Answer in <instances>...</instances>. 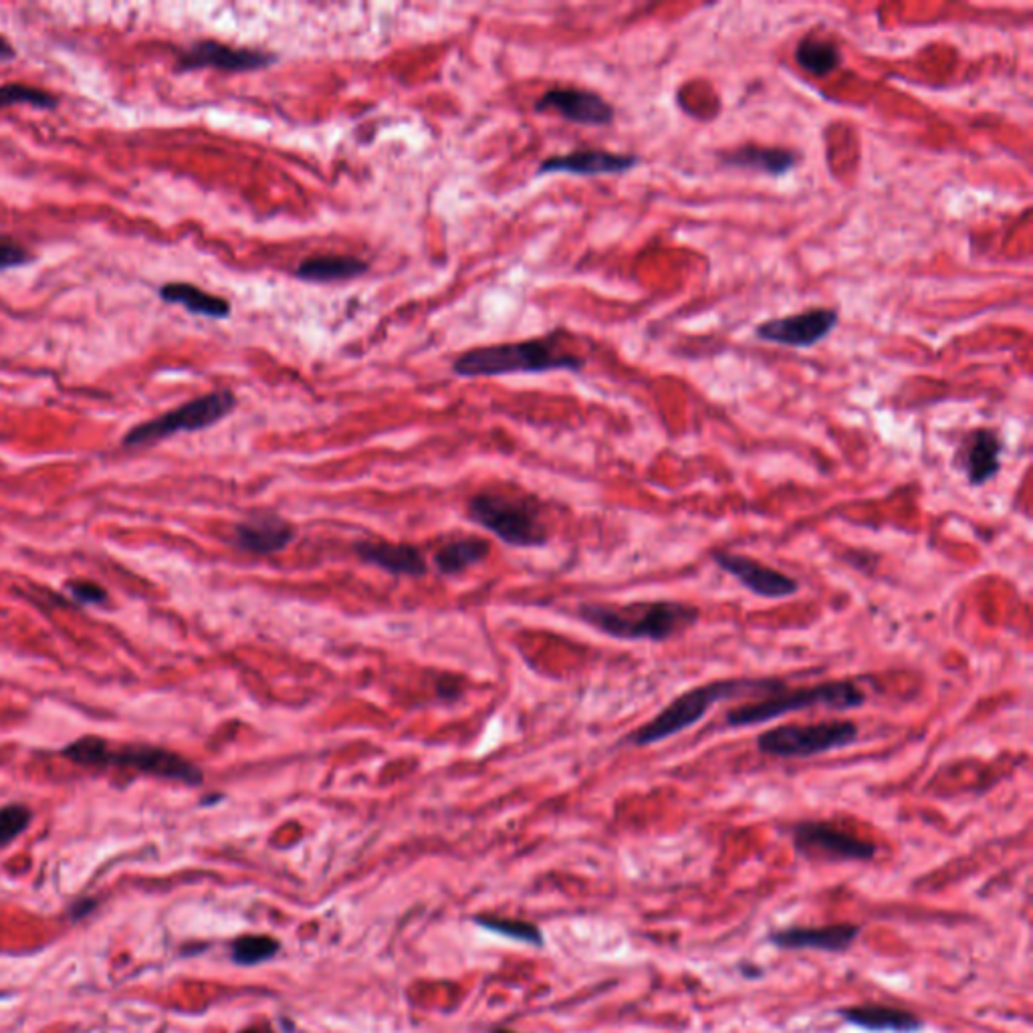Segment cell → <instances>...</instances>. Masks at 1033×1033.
<instances>
[{
	"label": "cell",
	"mask_w": 1033,
	"mask_h": 1033,
	"mask_svg": "<svg viewBox=\"0 0 1033 1033\" xmlns=\"http://www.w3.org/2000/svg\"><path fill=\"white\" fill-rule=\"evenodd\" d=\"M279 61L277 53L261 51V49L230 47L220 41L204 39L192 43L191 47L182 49L174 69L176 73L201 72V69H216L225 73L262 72L273 67Z\"/></svg>",
	"instance_id": "10"
},
{
	"label": "cell",
	"mask_w": 1033,
	"mask_h": 1033,
	"mask_svg": "<svg viewBox=\"0 0 1033 1033\" xmlns=\"http://www.w3.org/2000/svg\"><path fill=\"white\" fill-rule=\"evenodd\" d=\"M11 106H33L36 109H57L61 106L60 97L45 92L35 85L7 84L0 85V109Z\"/></svg>",
	"instance_id": "25"
},
{
	"label": "cell",
	"mask_w": 1033,
	"mask_h": 1033,
	"mask_svg": "<svg viewBox=\"0 0 1033 1033\" xmlns=\"http://www.w3.org/2000/svg\"><path fill=\"white\" fill-rule=\"evenodd\" d=\"M711 559L719 570L729 573L747 592L765 598V600H785L799 592V582L796 578L743 553L714 549L711 551Z\"/></svg>",
	"instance_id": "12"
},
{
	"label": "cell",
	"mask_w": 1033,
	"mask_h": 1033,
	"mask_svg": "<svg viewBox=\"0 0 1033 1033\" xmlns=\"http://www.w3.org/2000/svg\"><path fill=\"white\" fill-rule=\"evenodd\" d=\"M493 1033H513V1032H501V1030H497V1032H493Z\"/></svg>",
	"instance_id": "36"
},
{
	"label": "cell",
	"mask_w": 1033,
	"mask_h": 1033,
	"mask_svg": "<svg viewBox=\"0 0 1033 1033\" xmlns=\"http://www.w3.org/2000/svg\"><path fill=\"white\" fill-rule=\"evenodd\" d=\"M537 114L553 111L559 118L578 126H610L616 119V107L606 97L583 87H553L535 101Z\"/></svg>",
	"instance_id": "13"
},
{
	"label": "cell",
	"mask_w": 1033,
	"mask_h": 1033,
	"mask_svg": "<svg viewBox=\"0 0 1033 1033\" xmlns=\"http://www.w3.org/2000/svg\"><path fill=\"white\" fill-rule=\"evenodd\" d=\"M12 60H17V49L12 47L11 43L0 35V61Z\"/></svg>",
	"instance_id": "33"
},
{
	"label": "cell",
	"mask_w": 1033,
	"mask_h": 1033,
	"mask_svg": "<svg viewBox=\"0 0 1033 1033\" xmlns=\"http://www.w3.org/2000/svg\"><path fill=\"white\" fill-rule=\"evenodd\" d=\"M782 687H785L784 680L775 677L719 678L704 682L701 687L678 695L660 713L654 714L648 723L641 724L628 733L624 743L632 747H650L701 723L717 702L761 699Z\"/></svg>",
	"instance_id": "1"
},
{
	"label": "cell",
	"mask_w": 1033,
	"mask_h": 1033,
	"mask_svg": "<svg viewBox=\"0 0 1033 1033\" xmlns=\"http://www.w3.org/2000/svg\"><path fill=\"white\" fill-rule=\"evenodd\" d=\"M792 843L797 854L824 862H872L879 854L876 843L830 821H797L792 826Z\"/></svg>",
	"instance_id": "9"
},
{
	"label": "cell",
	"mask_w": 1033,
	"mask_h": 1033,
	"mask_svg": "<svg viewBox=\"0 0 1033 1033\" xmlns=\"http://www.w3.org/2000/svg\"><path fill=\"white\" fill-rule=\"evenodd\" d=\"M868 692L854 680H828L816 687L787 689V685L773 695L755 701L736 704L724 713V724L729 729H747L755 724L770 723L789 713H799L806 709H831V711H852L864 707Z\"/></svg>",
	"instance_id": "5"
},
{
	"label": "cell",
	"mask_w": 1033,
	"mask_h": 1033,
	"mask_svg": "<svg viewBox=\"0 0 1033 1033\" xmlns=\"http://www.w3.org/2000/svg\"><path fill=\"white\" fill-rule=\"evenodd\" d=\"M488 551H491V546L487 539L475 537V535H464V537L442 544L437 549L434 566L444 575L463 573L464 570L473 568L487 558Z\"/></svg>",
	"instance_id": "23"
},
{
	"label": "cell",
	"mask_w": 1033,
	"mask_h": 1033,
	"mask_svg": "<svg viewBox=\"0 0 1033 1033\" xmlns=\"http://www.w3.org/2000/svg\"><path fill=\"white\" fill-rule=\"evenodd\" d=\"M714 155L721 166L760 172L772 179H782L785 174L794 172L801 162L797 150L761 143H741L731 150H719Z\"/></svg>",
	"instance_id": "18"
},
{
	"label": "cell",
	"mask_w": 1033,
	"mask_h": 1033,
	"mask_svg": "<svg viewBox=\"0 0 1033 1033\" xmlns=\"http://www.w3.org/2000/svg\"><path fill=\"white\" fill-rule=\"evenodd\" d=\"M836 1015L848 1025L870 1033H918L925 1030L923 1018L913 1011L880 1003H864L836 1010Z\"/></svg>",
	"instance_id": "19"
},
{
	"label": "cell",
	"mask_w": 1033,
	"mask_h": 1033,
	"mask_svg": "<svg viewBox=\"0 0 1033 1033\" xmlns=\"http://www.w3.org/2000/svg\"><path fill=\"white\" fill-rule=\"evenodd\" d=\"M638 154H620L600 148H582L570 154L549 155L537 166V176L571 174V176H620L638 168Z\"/></svg>",
	"instance_id": "14"
},
{
	"label": "cell",
	"mask_w": 1033,
	"mask_h": 1033,
	"mask_svg": "<svg viewBox=\"0 0 1033 1033\" xmlns=\"http://www.w3.org/2000/svg\"><path fill=\"white\" fill-rule=\"evenodd\" d=\"M96 901H79L72 906V918L73 921H79L84 916L89 915L94 908H96Z\"/></svg>",
	"instance_id": "32"
},
{
	"label": "cell",
	"mask_w": 1033,
	"mask_h": 1033,
	"mask_svg": "<svg viewBox=\"0 0 1033 1033\" xmlns=\"http://www.w3.org/2000/svg\"><path fill=\"white\" fill-rule=\"evenodd\" d=\"M33 821V811L24 804H9L0 808V848L14 842Z\"/></svg>",
	"instance_id": "28"
},
{
	"label": "cell",
	"mask_w": 1033,
	"mask_h": 1033,
	"mask_svg": "<svg viewBox=\"0 0 1033 1033\" xmlns=\"http://www.w3.org/2000/svg\"><path fill=\"white\" fill-rule=\"evenodd\" d=\"M476 925L487 928V930H493V933H499L503 937L515 938V940H523V943H529V945H544V937H541V930L531 925V923H521V921H507V918H497V916H476Z\"/></svg>",
	"instance_id": "27"
},
{
	"label": "cell",
	"mask_w": 1033,
	"mask_h": 1033,
	"mask_svg": "<svg viewBox=\"0 0 1033 1033\" xmlns=\"http://www.w3.org/2000/svg\"><path fill=\"white\" fill-rule=\"evenodd\" d=\"M862 933L860 925L840 923L826 927H787L767 933V943L782 950L846 953Z\"/></svg>",
	"instance_id": "17"
},
{
	"label": "cell",
	"mask_w": 1033,
	"mask_h": 1033,
	"mask_svg": "<svg viewBox=\"0 0 1033 1033\" xmlns=\"http://www.w3.org/2000/svg\"><path fill=\"white\" fill-rule=\"evenodd\" d=\"M473 521L513 547H541L549 539L541 505L527 495L478 493L469 501Z\"/></svg>",
	"instance_id": "6"
},
{
	"label": "cell",
	"mask_w": 1033,
	"mask_h": 1033,
	"mask_svg": "<svg viewBox=\"0 0 1033 1033\" xmlns=\"http://www.w3.org/2000/svg\"><path fill=\"white\" fill-rule=\"evenodd\" d=\"M578 618L616 641L660 644L692 628L701 618V610L675 600H646L624 606L583 604L578 607Z\"/></svg>",
	"instance_id": "2"
},
{
	"label": "cell",
	"mask_w": 1033,
	"mask_h": 1033,
	"mask_svg": "<svg viewBox=\"0 0 1033 1033\" xmlns=\"http://www.w3.org/2000/svg\"><path fill=\"white\" fill-rule=\"evenodd\" d=\"M739 971H741L743 977H747V979H760V977H763L760 965H751V962H743Z\"/></svg>",
	"instance_id": "34"
},
{
	"label": "cell",
	"mask_w": 1033,
	"mask_h": 1033,
	"mask_svg": "<svg viewBox=\"0 0 1033 1033\" xmlns=\"http://www.w3.org/2000/svg\"><path fill=\"white\" fill-rule=\"evenodd\" d=\"M840 323V311L833 308H814L785 318L761 321L753 330L755 340L763 344L784 345L808 349L821 344Z\"/></svg>",
	"instance_id": "11"
},
{
	"label": "cell",
	"mask_w": 1033,
	"mask_h": 1033,
	"mask_svg": "<svg viewBox=\"0 0 1033 1033\" xmlns=\"http://www.w3.org/2000/svg\"><path fill=\"white\" fill-rule=\"evenodd\" d=\"M437 692L442 701H454L461 695V680L454 677H442L437 682Z\"/></svg>",
	"instance_id": "31"
},
{
	"label": "cell",
	"mask_w": 1033,
	"mask_h": 1033,
	"mask_svg": "<svg viewBox=\"0 0 1033 1033\" xmlns=\"http://www.w3.org/2000/svg\"><path fill=\"white\" fill-rule=\"evenodd\" d=\"M357 558L392 575L422 578L428 570L427 558L418 547L390 541H357Z\"/></svg>",
	"instance_id": "20"
},
{
	"label": "cell",
	"mask_w": 1033,
	"mask_h": 1033,
	"mask_svg": "<svg viewBox=\"0 0 1033 1033\" xmlns=\"http://www.w3.org/2000/svg\"><path fill=\"white\" fill-rule=\"evenodd\" d=\"M279 950V940L267 935H245L233 945V959L243 967H252L273 959Z\"/></svg>",
	"instance_id": "26"
},
{
	"label": "cell",
	"mask_w": 1033,
	"mask_h": 1033,
	"mask_svg": "<svg viewBox=\"0 0 1033 1033\" xmlns=\"http://www.w3.org/2000/svg\"><path fill=\"white\" fill-rule=\"evenodd\" d=\"M369 271V262L357 257L344 255H327V257H311L299 262L293 277L303 283H340V281H354Z\"/></svg>",
	"instance_id": "22"
},
{
	"label": "cell",
	"mask_w": 1033,
	"mask_h": 1033,
	"mask_svg": "<svg viewBox=\"0 0 1033 1033\" xmlns=\"http://www.w3.org/2000/svg\"><path fill=\"white\" fill-rule=\"evenodd\" d=\"M69 594L79 602V604H85V606H104L109 600L106 590L101 585H97L94 582H85V580H77V582H72L67 585Z\"/></svg>",
	"instance_id": "30"
},
{
	"label": "cell",
	"mask_w": 1033,
	"mask_h": 1033,
	"mask_svg": "<svg viewBox=\"0 0 1033 1033\" xmlns=\"http://www.w3.org/2000/svg\"><path fill=\"white\" fill-rule=\"evenodd\" d=\"M295 527L271 512L252 513L233 529V544L250 556L279 553L295 539Z\"/></svg>",
	"instance_id": "16"
},
{
	"label": "cell",
	"mask_w": 1033,
	"mask_h": 1033,
	"mask_svg": "<svg viewBox=\"0 0 1033 1033\" xmlns=\"http://www.w3.org/2000/svg\"><path fill=\"white\" fill-rule=\"evenodd\" d=\"M1003 440L998 430L979 427L962 437L953 463L971 487H983L1001 473Z\"/></svg>",
	"instance_id": "15"
},
{
	"label": "cell",
	"mask_w": 1033,
	"mask_h": 1033,
	"mask_svg": "<svg viewBox=\"0 0 1033 1033\" xmlns=\"http://www.w3.org/2000/svg\"><path fill=\"white\" fill-rule=\"evenodd\" d=\"M158 295L168 305H182L192 315H201L208 320L223 321L233 315V305L228 299L213 295L192 283H166L158 289Z\"/></svg>",
	"instance_id": "21"
},
{
	"label": "cell",
	"mask_w": 1033,
	"mask_h": 1033,
	"mask_svg": "<svg viewBox=\"0 0 1033 1033\" xmlns=\"http://www.w3.org/2000/svg\"><path fill=\"white\" fill-rule=\"evenodd\" d=\"M35 261V255L21 240L0 233V271L21 269Z\"/></svg>",
	"instance_id": "29"
},
{
	"label": "cell",
	"mask_w": 1033,
	"mask_h": 1033,
	"mask_svg": "<svg viewBox=\"0 0 1033 1033\" xmlns=\"http://www.w3.org/2000/svg\"><path fill=\"white\" fill-rule=\"evenodd\" d=\"M796 63L814 77H828L842 67V51L824 36L806 35L797 43L794 51Z\"/></svg>",
	"instance_id": "24"
},
{
	"label": "cell",
	"mask_w": 1033,
	"mask_h": 1033,
	"mask_svg": "<svg viewBox=\"0 0 1033 1033\" xmlns=\"http://www.w3.org/2000/svg\"><path fill=\"white\" fill-rule=\"evenodd\" d=\"M237 396L233 390L223 388L214 392L203 394L194 400L170 410L166 415L152 418L126 432L121 444L126 449H142L152 446L155 442L172 439L180 432H198L218 424L237 408Z\"/></svg>",
	"instance_id": "7"
},
{
	"label": "cell",
	"mask_w": 1033,
	"mask_h": 1033,
	"mask_svg": "<svg viewBox=\"0 0 1033 1033\" xmlns=\"http://www.w3.org/2000/svg\"><path fill=\"white\" fill-rule=\"evenodd\" d=\"M61 755L87 770L121 767V770H133L143 775H152V777H160L168 782H180L192 787L204 782V773L198 765H194L192 761L170 749L154 747V745L111 749L106 739L87 735L61 749Z\"/></svg>",
	"instance_id": "4"
},
{
	"label": "cell",
	"mask_w": 1033,
	"mask_h": 1033,
	"mask_svg": "<svg viewBox=\"0 0 1033 1033\" xmlns=\"http://www.w3.org/2000/svg\"><path fill=\"white\" fill-rule=\"evenodd\" d=\"M860 729L854 721H820L809 724H782L763 731L755 739L761 755L775 760H809L836 749L854 745Z\"/></svg>",
	"instance_id": "8"
},
{
	"label": "cell",
	"mask_w": 1033,
	"mask_h": 1033,
	"mask_svg": "<svg viewBox=\"0 0 1033 1033\" xmlns=\"http://www.w3.org/2000/svg\"><path fill=\"white\" fill-rule=\"evenodd\" d=\"M585 359L559 349L558 335L534 337L527 342L483 345L464 352L452 362L459 378H499L513 374H547L568 369L578 374Z\"/></svg>",
	"instance_id": "3"
},
{
	"label": "cell",
	"mask_w": 1033,
	"mask_h": 1033,
	"mask_svg": "<svg viewBox=\"0 0 1033 1033\" xmlns=\"http://www.w3.org/2000/svg\"><path fill=\"white\" fill-rule=\"evenodd\" d=\"M240 1033H275L269 1025H255V1027H247Z\"/></svg>",
	"instance_id": "35"
}]
</instances>
